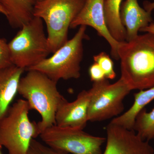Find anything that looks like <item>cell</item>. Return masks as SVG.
<instances>
[{
  "label": "cell",
  "instance_id": "obj_2",
  "mask_svg": "<svg viewBox=\"0 0 154 154\" xmlns=\"http://www.w3.org/2000/svg\"><path fill=\"white\" fill-rule=\"evenodd\" d=\"M27 71L19 81L18 94L28 102L31 110L41 116V120L37 123L41 134L55 125L57 110L66 99L58 91L57 82L38 71Z\"/></svg>",
  "mask_w": 154,
  "mask_h": 154
},
{
  "label": "cell",
  "instance_id": "obj_14",
  "mask_svg": "<svg viewBox=\"0 0 154 154\" xmlns=\"http://www.w3.org/2000/svg\"><path fill=\"white\" fill-rule=\"evenodd\" d=\"M36 2V0H0V5L5 11L11 27L21 28L34 17Z\"/></svg>",
  "mask_w": 154,
  "mask_h": 154
},
{
  "label": "cell",
  "instance_id": "obj_11",
  "mask_svg": "<svg viewBox=\"0 0 154 154\" xmlns=\"http://www.w3.org/2000/svg\"><path fill=\"white\" fill-rule=\"evenodd\" d=\"M89 101V92L85 90L81 91L73 102H69L65 99L56 113V125L84 129L88 121Z\"/></svg>",
  "mask_w": 154,
  "mask_h": 154
},
{
  "label": "cell",
  "instance_id": "obj_5",
  "mask_svg": "<svg viewBox=\"0 0 154 154\" xmlns=\"http://www.w3.org/2000/svg\"><path fill=\"white\" fill-rule=\"evenodd\" d=\"M8 45L13 64L25 70L38 64L51 53L43 21L38 17H33L23 25Z\"/></svg>",
  "mask_w": 154,
  "mask_h": 154
},
{
  "label": "cell",
  "instance_id": "obj_17",
  "mask_svg": "<svg viewBox=\"0 0 154 154\" xmlns=\"http://www.w3.org/2000/svg\"><path fill=\"white\" fill-rule=\"evenodd\" d=\"M133 130L144 140L149 141L154 137V107L147 112L145 108L138 114Z\"/></svg>",
  "mask_w": 154,
  "mask_h": 154
},
{
  "label": "cell",
  "instance_id": "obj_18",
  "mask_svg": "<svg viewBox=\"0 0 154 154\" xmlns=\"http://www.w3.org/2000/svg\"><path fill=\"white\" fill-rule=\"evenodd\" d=\"M95 62L99 65L105 74L107 79L113 80L115 79L116 74L114 69V64L109 55L105 52L100 53L94 56Z\"/></svg>",
  "mask_w": 154,
  "mask_h": 154
},
{
  "label": "cell",
  "instance_id": "obj_10",
  "mask_svg": "<svg viewBox=\"0 0 154 154\" xmlns=\"http://www.w3.org/2000/svg\"><path fill=\"white\" fill-rule=\"evenodd\" d=\"M104 0H86L79 14L71 24L70 28L85 25L94 28L99 36L105 38L111 48L112 57L119 60L118 51L121 42L111 36L106 25L104 11Z\"/></svg>",
  "mask_w": 154,
  "mask_h": 154
},
{
  "label": "cell",
  "instance_id": "obj_19",
  "mask_svg": "<svg viewBox=\"0 0 154 154\" xmlns=\"http://www.w3.org/2000/svg\"><path fill=\"white\" fill-rule=\"evenodd\" d=\"M27 154H69L66 152L45 145L33 139L31 141Z\"/></svg>",
  "mask_w": 154,
  "mask_h": 154
},
{
  "label": "cell",
  "instance_id": "obj_27",
  "mask_svg": "<svg viewBox=\"0 0 154 154\" xmlns=\"http://www.w3.org/2000/svg\"><path fill=\"white\" fill-rule=\"evenodd\" d=\"M153 140H154V138H153Z\"/></svg>",
  "mask_w": 154,
  "mask_h": 154
},
{
  "label": "cell",
  "instance_id": "obj_3",
  "mask_svg": "<svg viewBox=\"0 0 154 154\" xmlns=\"http://www.w3.org/2000/svg\"><path fill=\"white\" fill-rule=\"evenodd\" d=\"M86 0L36 1L33 16L45 22L51 52L54 53L68 40L69 28L82 9Z\"/></svg>",
  "mask_w": 154,
  "mask_h": 154
},
{
  "label": "cell",
  "instance_id": "obj_12",
  "mask_svg": "<svg viewBox=\"0 0 154 154\" xmlns=\"http://www.w3.org/2000/svg\"><path fill=\"white\" fill-rule=\"evenodd\" d=\"M122 23L126 30V41L132 40L140 29L153 22L151 13L141 8L137 0H125L120 10Z\"/></svg>",
  "mask_w": 154,
  "mask_h": 154
},
{
  "label": "cell",
  "instance_id": "obj_13",
  "mask_svg": "<svg viewBox=\"0 0 154 154\" xmlns=\"http://www.w3.org/2000/svg\"><path fill=\"white\" fill-rule=\"evenodd\" d=\"M25 70L13 64L0 69V122L18 93L19 81Z\"/></svg>",
  "mask_w": 154,
  "mask_h": 154
},
{
  "label": "cell",
  "instance_id": "obj_20",
  "mask_svg": "<svg viewBox=\"0 0 154 154\" xmlns=\"http://www.w3.org/2000/svg\"><path fill=\"white\" fill-rule=\"evenodd\" d=\"M12 65L7 40L5 38H0V69Z\"/></svg>",
  "mask_w": 154,
  "mask_h": 154
},
{
  "label": "cell",
  "instance_id": "obj_16",
  "mask_svg": "<svg viewBox=\"0 0 154 154\" xmlns=\"http://www.w3.org/2000/svg\"><path fill=\"white\" fill-rule=\"evenodd\" d=\"M122 0H104L105 22L111 36L119 42L126 41V30L120 18Z\"/></svg>",
  "mask_w": 154,
  "mask_h": 154
},
{
  "label": "cell",
  "instance_id": "obj_1",
  "mask_svg": "<svg viewBox=\"0 0 154 154\" xmlns=\"http://www.w3.org/2000/svg\"><path fill=\"white\" fill-rule=\"evenodd\" d=\"M121 78L131 91L154 86V35H138L121 42L118 51Z\"/></svg>",
  "mask_w": 154,
  "mask_h": 154
},
{
  "label": "cell",
  "instance_id": "obj_24",
  "mask_svg": "<svg viewBox=\"0 0 154 154\" xmlns=\"http://www.w3.org/2000/svg\"><path fill=\"white\" fill-rule=\"evenodd\" d=\"M0 13L3 14L4 15H5V17L6 15H7L5 11V10H4V9L2 7L1 5H0Z\"/></svg>",
  "mask_w": 154,
  "mask_h": 154
},
{
  "label": "cell",
  "instance_id": "obj_23",
  "mask_svg": "<svg viewBox=\"0 0 154 154\" xmlns=\"http://www.w3.org/2000/svg\"><path fill=\"white\" fill-rule=\"evenodd\" d=\"M139 31L143 32H146V33H151V34L154 35V23L152 22L150 24H149L148 26L142 28L140 29Z\"/></svg>",
  "mask_w": 154,
  "mask_h": 154
},
{
  "label": "cell",
  "instance_id": "obj_15",
  "mask_svg": "<svg viewBox=\"0 0 154 154\" xmlns=\"http://www.w3.org/2000/svg\"><path fill=\"white\" fill-rule=\"evenodd\" d=\"M134 98V102L131 107L125 113L113 118L110 123L128 129L133 130L138 114L154 99V86L136 93Z\"/></svg>",
  "mask_w": 154,
  "mask_h": 154
},
{
  "label": "cell",
  "instance_id": "obj_4",
  "mask_svg": "<svg viewBox=\"0 0 154 154\" xmlns=\"http://www.w3.org/2000/svg\"><path fill=\"white\" fill-rule=\"evenodd\" d=\"M30 110L26 100L19 99L0 122V145L8 154H27L31 140L39 136L38 124L29 118Z\"/></svg>",
  "mask_w": 154,
  "mask_h": 154
},
{
  "label": "cell",
  "instance_id": "obj_25",
  "mask_svg": "<svg viewBox=\"0 0 154 154\" xmlns=\"http://www.w3.org/2000/svg\"><path fill=\"white\" fill-rule=\"evenodd\" d=\"M2 146L0 145V154H2V151H1V149L2 148Z\"/></svg>",
  "mask_w": 154,
  "mask_h": 154
},
{
  "label": "cell",
  "instance_id": "obj_8",
  "mask_svg": "<svg viewBox=\"0 0 154 154\" xmlns=\"http://www.w3.org/2000/svg\"><path fill=\"white\" fill-rule=\"evenodd\" d=\"M39 137L46 145L72 154H102V146L106 141L83 129L56 125L45 130Z\"/></svg>",
  "mask_w": 154,
  "mask_h": 154
},
{
  "label": "cell",
  "instance_id": "obj_21",
  "mask_svg": "<svg viewBox=\"0 0 154 154\" xmlns=\"http://www.w3.org/2000/svg\"><path fill=\"white\" fill-rule=\"evenodd\" d=\"M89 73L91 81L94 82H99L106 79L105 74L99 65L94 62L89 67Z\"/></svg>",
  "mask_w": 154,
  "mask_h": 154
},
{
  "label": "cell",
  "instance_id": "obj_26",
  "mask_svg": "<svg viewBox=\"0 0 154 154\" xmlns=\"http://www.w3.org/2000/svg\"><path fill=\"white\" fill-rule=\"evenodd\" d=\"M42 1V0H36V1Z\"/></svg>",
  "mask_w": 154,
  "mask_h": 154
},
{
  "label": "cell",
  "instance_id": "obj_6",
  "mask_svg": "<svg viewBox=\"0 0 154 154\" xmlns=\"http://www.w3.org/2000/svg\"><path fill=\"white\" fill-rule=\"evenodd\" d=\"M87 26H80L72 38L54 53L51 57L27 69L44 74L57 82L59 80L78 79L81 76V63L84 54L83 42L88 40Z\"/></svg>",
  "mask_w": 154,
  "mask_h": 154
},
{
  "label": "cell",
  "instance_id": "obj_22",
  "mask_svg": "<svg viewBox=\"0 0 154 154\" xmlns=\"http://www.w3.org/2000/svg\"><path fill=\"white\" fill-rule=\"evenodd\" d=\"M143 5L144 9L149 13H152V11L154 10V2L145 1L143 2Z\"/></svg>",
  "mask_w": 154,
  "mask_h": 154
},
{
  "label": "cell",
  "instance_id": "obj_7",
  "mask_svg": "<svg viewBox=\"0 0 154 154\" xmlns=\"http://www.w3.org/2000/svg\"><path fill=\"white\" fill-rule=\"evenodd\" d=\"M131 91L121 78L113 84L106 79L94 82L88 90V121H104L118 116L124 110L123 100Z\"/></svg>",
  "mask_w": 154,
  "mask_h": 154
},
{
  "label": "cell",
  "instance_id": "obj_9",
  "mask_svg": "<svg viewBox=\"0 0 154 154\" xmlns=\"http://www.w3.org/2000/svg\"><path fill=\"white\" fill-rule=\"evenodd\" d=\"M106 131V147L102 154H154L149 141L142 139L133 130L110 123Z\"/></svg>",
  "mask_w": 154,
  "mask_h": 154
}]
</instances>
